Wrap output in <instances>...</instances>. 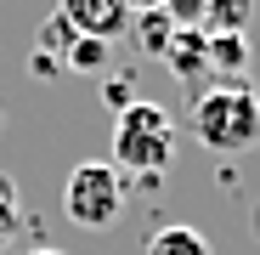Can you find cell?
I'll use <instances>...</instances> for the list:
<instances>
[{"instance_id": "cell-5", "label": "cell", "mask_w": 260, "mask_h": 255, "mask_svg": "<svg viewBox=\"0 0 260 255\" xmlns=\"http://www.w3.org/2000/svg\"><path fill=\"white\" fill-rule=\"evenodd\" d=\"M164 63H170V74H176V79H187V85H198V91H204V79H209V40H204V29H176Z\"/></svg>"}, {"instance_id": "cell-17", "label": "cell", "mask_w": 260, "mask_h": 255, "mask_svg": "<svg viewBox=\"0 0 260 255\" xmlns=\"http://www.w3.org/2000/svg\"><path fill=\"white\" fill-rule=\"evenodd\" d=\"M34 255H62V249H34Z\"/></svg>"}, {"instance_id": "cell-12", "label": "cell", "mask_w": 260, "mask_h": 255, "mask_svg": "<svg viewBox=\"0 0 260 255\" xmlns=\"http://www.w3.org/2000/svg\"><path fill=\"white\" fill-rule=\"evenodd\" d=\"M17 227H23V193H17V182L6 170H0V249L17 238Z\"/></svg>"}, {"instance_id": "cell-11", "label": "cell", "mask_w": 260, "mask_h": 255, "mask_svg": "<svg viewBox=\"0 0 260 255\" xmlns=\"http://www.w3.org/2000/svg\"><path fill=\"white\" fill-rule=\"evenodd\" d=\"M108 57H113V46H108V40H74V51L62 57V68H74V74H102L108 68Z\"/></svg>"}, {"instance_id": "cell-3", "label": "cell", "mask_w": 260, "mask_h": 255, "mask_svg": "<svg viewBox=\"0 0 260 255\" xmlns=\"http://www.w3.org/2000/svg\"><path fill=\"white\" fill-rule=\"evenodd\" d=\"M62 210L68 221L85 227V233H108L119 216H124V170H113L108 159H85L68 170L62 182Z\"/></svg>"}, {"instance_id": "cell-2", "label": "cell", "mask_w": 260, "mask_h": 255, "mask_svg": "<svg viewBox=\"0 0 260 255\" xmlns=\"http://www.w3.org/2000/svg\"><path fill=\"white\" fill-rule=\"evenodd\" d=\"M170 153H176V119H170L158 102L136 97L119 125H113V170H136V176H158V170L170 164Z\"/></svg>"}, {"instance_id": "cell-14", "label": "cell", "mask_w": 260, "mask_h": 255, "mask_svg": "<svg viewBox=\"0 0 260 255\" xmlns=\"http://www.w3.org/2000/svg\"><path fill=\"white\" fill-rule=\"evenodd\" d=\"M102 102H108V114H124L130 102H136V85H130V79H108L102 85Z\"/></svg>"}, {"instance_id": "cell-1", "label": "cell", "mask_w": 260, "mask_h": 255, "mask_svg": "<svg viewBox=\"0 0 260 255\" xmlns=\"http://www.w3.org/2000/svg\"><path fill=\"white\" fill-rule=\"evenodd\" d=\"M187 131L209 153H249L260 142V91H254L249 79L204 85V91H192Z\"/></svg>"}, {"instance_id": "cell-6", "label": "cell", "mask_w": 260, "mask_h": 255, "mask_svg": "<svg viewBox=\"0 0 260 255\" xmlns=\"http://www.w3.org/2000/svg\"><path fill=\"white\" fill-rule=\"evenodd\" d=\"M147 255H215V249H209V238H204L198 227L176 221V227H158V233L147 238Z\"/></svg>"}, {"instance_id": "cell-8", "label": "cell", "mask_w": 260, "mask_h": 255, "mask_svg": "<svg viewBox=\"0 0 260 255\" xmlns=\"http://www.w3.org/2000/svg\"><path fill=\"white\" fill-rule=\"evenodd\" d=\"M130 34H136V46L147 57H164L170 40H176V23H170L164 12H136V17H130Z\"/></svg>"}, {"instance_id": "cell-7", "label": "cell", "mask_w": 260, "mask_h": 255, "mask_svg": "<svg viewBox=\"0 0 260 255\" xmlns=\"http://www.w3.org/2000/svg\"><path fill=\"white\" fill-rule=\"evenodd\" d=\"M209 40V74L238 79L249 68V34H204Z\"/></svg>"}, {"instance_id": "cell-13", "label": "cell", "mask_w": 260, "mask_h": 255, "mask_svg": "<svg viewBox=\"0 0 260 255\" xmlns=\"http://www.w3.org/2000/svg\"><path fill=\"white\" fill-rule=\"evenodd\" d=\"M176 29H204V12H209V0H164L158 6Z\"/></svg>"}, {"instance_id": "cell-9", "label": "cell", "mask_w": 260, "mask_h": 255, "mask_svg": "<svg viewBox=\"0 0 260 255\" xmlns=\"http://www.w3.org/2000/svg\"><path fill=\"white\" fill-rule=\"evenodd\" d=\"M74 40H79V34H74V23H68L62 12H51L46 23L34 29V51H46V57H57V63H62V57L74 51Z\"/></svg>"}, {"instance_id": "cell-19", "label": "cell", "mask_w": 260, "mask_h": 255, "mask_svg": "<svg viewBox=\"0 0 260 255\" xmlns=\"http://www.w3.org/2000/svg\"><path fill=\"white\" fill-rule=\"evenodd\" d=\"M254 216H260V210H254Z\"/></svg>"}, {"instance_id": "cell-4", "label": "cell", "mask_w": 260, "mask_h": 255, "mask_svg": "<svg viewBox=\"0 0 260 255\" xmlns=\"http://www.w3.org/2000/svg\"><path fill=\"white\" fill-rule=\"evenodd\" d=\"M57 12L74 23V34H85V40H113L119 34H130V0H57Z\"/></svg>"}, {"instance_id": "cell-18", "label": "cell", "mask_w": 260, "mask_h": 255, "mask_svg": "<svg viewBox=\"0 0 260 255\" xmlns=\"http://www.w3.org/2000/svg\"><path fill=\"white\" fill-rule=\"evenodd\" d=\"M0 125H6V114H0Z\"/></svg>"}, {"instance_id": "cell-15", "label": "cell", "mask_w": 260, "mask_h": 255, "mask_svg": "<svg viewBox=\"0 0 260 255\" xmlns=\"http://www.w3.org/2000/svg\"><path fill=\"white\" fill-rule=\"evenodd\" d=\"M28 74H34V79H57V74H62V63H57V57H46V51H34V57H28Z\"/></svg>"}, {"instance_id": "cell-10", "label": "cell", "mask_w": 260, "mask_h": 255, "mask_svg": "<svg viewBox=\"0 0 260 255\" xmlns=\"http://www.w3.org/2000/svg\"><path fill=\"white\" fill-rule=\"evenodd\" d=\"M249 29V0H209L204 34H243Z\"/></svg>"}, {"instance_id": "cell-16", "label": "cell", "mask_w": 260, "mask_h": 255, "mask_svg": "<svg viewBox=\"0 0 260 255\" xmlns=\"http://www.w3.org/2000/svg\"><path fill=\"white\" fill-rule=\"evenodd\" d=\"M164 0H130V12H158Z\"/></svg>"}]
</instances>
